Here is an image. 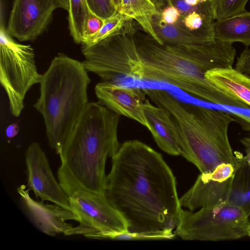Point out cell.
<instances>
[{"label":"cell","mask_w":250,"mask_h":250,"mask_svg":"<svg viewBox=\"0 0 250 250\" xmlns=\"http://www.w3.org/2000/svg\"><path fill=\"white\" fill-rule=\"evenodd\" d=\"M111 160L104 194L128 232L149 240L174 238L182 207L175 177L161 154L132 140L120 145Z\"/></svg>","instance_id":"cell-1"},{"label":"cell","mask_w":250,"mask_h":250,"mask_svg":"<svg viewBox=\"0 0 250 250\" xmlns=\"http://www.w3.org/2000/svg\"><path fill=\"white\" fill-rule=\"evenodd\" d=\"M134 38L144 81L167 83L215 104L250 109L205 76L209 70L232 67L236 50L232 44L215 40L194 45L161 44L149 35L135 33Z\"/></svg>","instance_id":"cell-2"},{"label":"cell","mask_w":250,"mask_h":250,"mask_svg":"<svg viewBox=\"0 0 250 250\" xmlns=\"http://www.w3.org/2000/svg\"><path fill=\"white\" fill-rule=\"evenodd\" d=\"M119 120L99 102L88 103L59 153L58 180L68 196L79 190L104 193L107 159L120 146Z\"/></svg>","instance_id":"cell-3"},{"label":"cell","mask_w":250,"mask_h":250,"mask_svg":"<svg viewBox=\"0 0 250 250\" xmlns=\"http://www.w3.org/2000/svg\"><path fill=\"white\" fill-rule=\"evenodd\" d=\"M142 89L156 105L169 111L178 132L181 156L201 173H211L223 163L236 168L242 156L234 154L229 140V126L236 121L233 115L180 102L165 89Z\"/></svg>","instance_id":"cell-4"},{"label":"cell","mask_w":250,"mask_h":250,"mask_svg":"<svg viewBox=\"0 0 250 250\" xmlns=\"http://www.w3.org/2000/svg\"><path fill=\"white\" fill-rule=\"evenodd\" d=\"M90 82L83 62L63 54L41 75L34 107L43 117L50 146L58 154L89 103Z\"/></svg>","instance_id":"cell-5"},{"label":"cell","mask_w":250,"mask_h":250,"mask_svg":"<svg viewBox=\"0 0 250 250\" xmlns=\"http://www.w3.org/2000/svg\"><path fill=\"white\" fill-rule=\"evenodd\" d=\"M131 20L99 42L90 46L82 45L85 68L97 74L103 82L117 83L121 77L144 81Z\"/></svg>","instance_id":"cell-6"},{"label":"cell","mask_w":250,"mask_h":250,"mask_svg":"<svg viewBox=\"0 0 250 250\" xmlns=\"http://www.w3.org/2000/svg\"><path fill=\"white\" fill-rule=\"evenodd\" d=\"M248 217L242 209L229 202L196 212L182 208L175 234L186 240L239 239L247 235Z\"/></svg>","instance_id":"cell-7"},{"label":"cell","mask_w":250,"mask_h":250,"mask_svg":"<svg viewBox=\"0 0 250 250\" xmlns=\"http://www.w3.org/2000/svg\"><path fill=\"white\" fill-rule=\"evenodd\" d=\"M32 47L16 42L0 25V82L7 95L9 109L19 117L24 108V100L29 90L39 83Z\"/></svg>","instance_id":"cell-8"},{"label":"cell","mask_w":250,"mask_h":250,"mask_svg":"<svg viewBox=\"0 0 250 250\" xmlns=\"http://www.w3.org/2000/svg\"><path fill=\"white\" fill-rule=\"evenodd\" d=\"M69 198L71 208L78 216L79 225L65 235H82L87 238L103 239L109 234L128 232L124 219L104 193L79 190Z\"/></svg>","instance_id":"cell-9"},{"label":"cell","mask_w":250,"mask_h":250,"mask_svg":"<svg viewBox=\"0 0 250 250\" xmlns=\"http://www.w3.org/2000/svg\"><path fill=\"white\" fill-rule=\"evenodd\" d=\"M57 8V0H14L6 32L20 42L35 40L45 30Z\"/></svg>","instance_id":"cell-10"},{"label":"cell","mask_w":250,"mask_h":250,"mask_svg":"<svg viewBox=\"0 0 250 250\" xmlns=\"http://www.w3.org/2000/svg\"><path fill=\"white\" fill-rule=\"evenodd\" d=\"M235 169L231 164L223 163L211 173H201L180 198L181 207L194 211L229 202Z\"/></svg>","instance_id":"cell-11"},{"label":"cell","mask_w":250,"mask_h":250,"mask_svg":"<svg viewBox=\"0 0 250 250\" xmlns=\"http://www.w3.org/2000/svg\"><path fill=\"white\" fill-rule=\"evenodd\" d=\"M27 187L37 199L72 209L69 198L55 178L47 158L37 142H33L25 153Z\"/></svg>","instance_id":"cell-12"},{"label":"cell","mask_w":250,"mask_h":250,"mask_svg":"<svg viewBox=\"0 0 250 250\" xmlns=\"http://www.w3.org/2000/svg\"><path fill=\"white\" fill-rule=\"evenodd\" d=\"M95 92L102 104L120 116L135 120L147 128L143 109L146 94L142 88L102 81L96 85Z\"/></svg>","instance_id":"cell-13"},{"label":"cell","mask_w":250,"mask_h":250,"mask_svg":"<svg viewBox=\"0 0 250 250\" xmlns=\"http://www.w3.org/2000/svg\"><path fill=\"white\" fill-rule=\"evenodd\" d=\"M17 192L32 222L46 235H65L73 227L67 221H78V216L72 209L56 204L45 203L44 201L33 199L24 185L19 187Z\"/></svg>","instance_id":"cell-14"},{"label":"cell","mask_w":250,"mask_h":250,"mask_svg":"<svg viewBox=\"0 0 250 250\" xmlns=\"http://www.w3.org/2000/svg\"><path fill=\"white\" fill-rule=\"evenodd\" d=\"M143 109L148 127L158 146L169 155H181V148L176 127L166 109L154 106L146 99Z\"/></svg>","instance_id":"cell-15"},{"label":"cell","mask_w":250,"mask_h":250,"mask_svg":"<svg viewBox=\"0 0 250 250\" xmlns=\"http://www.w3.org/2000/svg\"><path fill=\"white\" fill-rule=\"evenodd\" d=\"M161 16H155L153 26L160 44L188 45L202 44L215 40L213 31H191L184 25L182 20L173 24L161 22Z\"/></svg>","instance_id":"cell-16"},{"label":"cell","mask_w":250,"mask_h":250,"mask_svg":"<svg viewBox=\"0 0 250 250\" xmlns=\"http://www.w3.org/2000/svg\"><path fill=\"white\" fill-rule=\"evenodd\" d=\"M206 78L218 88L250 107V76L231 67L207 71Z\"/></svg>","instance_id":"cell-17"},{"label":"cell","mask_w":250,"mask_h":250,"mask_svg":"<svg viewBox=\"0 0 250 250\" xmlns=\"http://www.w3.org/2000/svg\"><path fill=\"white\" fill-rule=\"evenodd\" d=\"M215 39L232 44L239 42L250 45V12L245 11L216 20L214 22Z\"/></svg>","instance_id":"cell-18"},{"label":"cell","mask_w":250,"mask_h":250,"mask_svg":"<svg viewBox=\"0 0 250 250\" xmlns=\"http://www.w3.org/2000/svg\"><path fill=\"white\" fill-rule=\"evenodd\" d=\"M229 202L250 215V165L243 156L233 174Z\"/></svg>","instance_id":"cell-19"},{"label":"cell","mask_w":250,"mask_h":250,"mask_svg":"<svg viewBox=\"0 0 250 250\" xmlns=\"http://www.w3.org/2000/svg\"><path fill=\"white\" fill-rule=\"evenodd\" d=\"M68 26L71 37L76 43H82L85 26L89 13L86 0H69Z\"/></svg>","instance_id":"cell-20"},{"label":"cell","mask_w":250,"mask_h":250,"mask_svg":"<svg viewBox=\"0 0 250 250\" xmlns=\"http://www.w3.org/2000/svg\"><path fill=\"white\" fill-rule=\"evenodd\" d=\"M132 19L135 20L147 34L158 41L153 26L155 16H161L152 0H131Z\"/></svg>","instance_id":"cell-21"},{"label":"cell","mask_w":250,"mask_h":250,"mask_svg":"<svg viewBox=\"0 0 250 250\" xmlns=\"http://www.w3.org/2000/svg\"><path fill=\"white\" fill-rule=\"evenodd\" d=\"M129 20L132 19L117 12L104 20L103 26L98 31L85 37L82 45L90 46L99 42L121 29Z\"/></svg>","instance_id":"cell-22"},{"label":"cell","mask_w":250,"mask_h":250,"mask_svg":"<svg viewBox=\"0 0 250 250\" xmlns=\"http://www.w3.org/2000/svg\"><path fill=\"white\" fill-rule=\"evenodd\" d=\"M249 0H212L214 19L219 20L246 11Z\"/></svg>","instance_id":"cell-23"},{"label":"cell","mask_w":250,"mask_h":250,"mask_svg":"<svg viewBox=\"0 0 250 250\" xmlns=\"http://www.w3.org/2000/svg\"><path fill=\"white\" fill-rule=\"evenodd\" d=\"M86 1L89 10L103 20L118 12L112 0H86Z\"/></svg>","instance_id":"cell-24"},{"label":"cell","mask_w":250,"mask_h":250,"mask_svg":"<svg viewBox=\"0 0 250 250\" xmlns=\"http://www.w3.org/2000/svg\"><path fill=\"white\" fill-rule=\"evenodd\" d=\"M104 22V20L89 10V13L85 23L84 38L98 31L103 26Z\"/></svg>","instance_id":"cell-25"},{"label":"cell","mask_w":250,"mask_h":250,"mask_svg":"<svg viewBox=\"0 0 250 250\" xmlns=\"http://www.w3.org/2000/svg\"><path fill=\"white\" fill-rule=\"evenodd\" d=\"M170 5L176 7L180 11L181 16L185 17L189 13L202 8L206 1L199 2L195 6H191L186 3L185 0H167Z\"/></svg>","instance_id":"cell-26"},{"label":"cell","mask_w":250,"mask_h":250,"mask_svg":"<svg viewBox=\"0 0 250 250\" xmlns=\"http://www.w3.org/2000/svg\"><path fill=\"white\" fill-rule=\"evenodd\" d=\"M180 17L179 10L174 6L169 5L162 11L160 21L164 23L173 24L178 21Z\"/></svg>","instance_id":"cell-27"},{"label":"cell","mask_w":250,"mask_h":250,"mask_svg":"<svg viewBox=\"0 0 250 250\" xmlns=\"http://www.w3.org/2000/svg\"><path fill=\"white\" fill-rule=\"evenodd\" d=\"M235 69L250 75V49L246 48L237 59Z\"/></svg>","instance_id":"cell-28"},{"label":"cell","mask_w":250,"mask_h":250,"mask_svg":"<svg viewBox=\"0 0 250 250\" xmlns=\"http://www.w3.org/2000/svg\"><path fill=\"white\" fill-rule=\"evenodd\" d=\"M118 12L133 20L131 0H122L121 7Z\"/></svg>","instance_id":"cell-29"},{"label":"cell","mask_w":250,"mask_h":250,"mask_svg":"<svg viewBox=\"0 0 250 250\" xmlns=\"http://www.w3.org/2000/svg\"><path fill=\"white\" fill-rule=\"evenodd\" d=\"M240 142L244 145L246 153L244 159L250 165V137L243 138L240 140Z\"/></svg>","instance_id":"cell-30"},{"label":"cell","mask_w":250,"mask_h":250,"mask_svg":"<svg viewBox=\"0 0 250 250\" xmlns=\"http://www.w3.org/2000/svg\"><path fill=\"white\" fill-rule=\"evenodd\" d=\"M155 5H156L157 8L158 10L160 11V10L161 9V7H162V5L163 4V1L164 0H152Z\"/></svg>","instance_id":"cell-31"},{"label":"cell","mask_w":250,"mask_h":250,"mask_svg":"<svg viewBox=\"0 0 250 250\" xmlns=\"http://www.w3.org/2000/svg\"><path fill=\"white\" fill-rule=\"evenodd\" d=\"M114 6L118 12L120 10L121 7L122 0H112Z\"/></svg>","instance_id":"cell-32"},{"label":"cell","mask_w":250,"mask_h":250,"mask_svg":"<svg viewBox=\"0 0 250 250\" xmlns=\"http://www.w3.org/2000/svg\"><path fill=\"white\" fill-rule=\"evenodd\" d=\"M186 3L191 6H195L200 2V0H185Z\"/></svg>","instance_id":"cell-33"},{"label":"cell","mask_w":250,"mask_h":250,"mask_svg":"<svg viewBox=\"0 0 250 250\" xmlns=\"http://www.w3.org/2000/svg\"><path fill=\"white\" fill-rule=\"evenodd\" d=\"M58 2L61 4H64L67 3L69 0H57Z\"/></svg>","instance_id":"cell-34"},{"label":"cell","mask_w":250,"mask_h":250,"mask_svg":"<svg viewBox=\"0 0 250 250\" xmlns=\"http://www.w3.org/2000/svg\"><path fill=\"white\" fill-rule=\"evenodd\" d=\"M247 235L250 236V223L249 224L247 227Z\"/></svg>","instance_id":"cell-35"}]
</instances>
